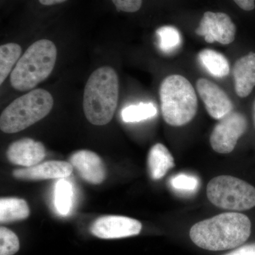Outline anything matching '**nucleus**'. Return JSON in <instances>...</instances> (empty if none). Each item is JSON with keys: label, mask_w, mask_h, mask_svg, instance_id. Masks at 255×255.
<instances>
[{"label": "nucleus", "mask_w": 255, "mask_h": 255, "mask_svg": "<svg viewBox=\"0 0 255 255\" xmlns=\"http://www.w3.org/2000/svg\"><path fill=\"white\" fill-rule=\"evenodd\" d=\"M0 255H13L19 250L17 236L8 228H0Z\"/></svg>", "instance_id": "obj_22"}, {"label": "nucleus", "mask_w": 255, "mask_h": 255, "mask_svg": "<svg viewBox=\"0 0 255 255\" xmlns=\"http://www.w3.org/2000/svg\"><path fill=\"white\" fill-rule=\"evenodd\" d=\"M248 121L240 112H232L220 119L210 137V143L216 152L221 154L231 153L238 139L246 132Z\"/></svg>", "instance_id": "obj_7"}, {"label": "nucleus", "mask_w": 255, "mask_h": 255, "mask_svg": "<svg viewBox=\"0 0 255 255\" xmlns=\"http://www.w3.org/2000/svg\"><path fill=\"white\" fill-rule=\"evenodd\" d=\"M21 48L17 43H9L0 46V84L11 73L14 65L21 58Z\"/></svg>", "instance_id": "obj_18"}, {"label": "nucleus", "mask_w": 255, "mask_h": 255, "mask_svg": "<svg viewBox=\"0 0 255 255\" xmlns=\"http://www.w3.org/2000/svg\"><path fill=\"white\" fill-rule=\"evenodd\" d=\"M225 255H255V243L242 246Z\"/></svg>", "instance_id": "obj_25"}, {"label": "nucleus", "mask_w": 255, "mask_h": 255, "mask_svg": "<svg viewBox=\"0 0 255 255\" xmlns=\"http://www.w3.org/2000/svg\"><path fill=\"white\" fill-rule=\"evenodd\" d=\"M251 221L246 215L228 212L196 223L189 236L193 243L210 251L233 249L246 243L251 234Z\"/></svg>", "instance_id": "obj_1"}, {"label": "nucleus", "mask_w": 255, "mask_h": 255, "mask_svg": "<svg viewBox=\"0 0 255 255\" xmlns=\"http://www.w3.org/2000/svg\"><path fill=\"white\" fill-rule=\"evenodd\" d=\"M116 8L124 12H136L141 8L142 0H112Z\"/></svg>", "instance_id": "obj_24"}, {"label": "nucleus", "mask_w": 255, "mask_h": 255, "mask_svg": "<svg viewBox=\"0 0 255 255\" xmlns=\"http://www.w3.org/2000/svg\"><path fill=\"white\" fill-rule=\"evenodd\" d=\"M38 1L41 4L45 5V6H51V5L65 2L67 0H38Z\"/></svg>", "instance_id": "obj_27"}, {"label": "nucleus", "mask_w": 255, "mask_h": 255, "mask_svg": "<svg viewBox=\"0 0 255 255\" xmlns=\"http://www.w3.org/2000/svg\"><path fill=\"white\" fill-rule=\"evenodd\" d=\"M73 199V188L68 181L62 179L55 188L54 204L58 214L66 216L70 212Z\"/></svg>", "instance_id": "obj_19"}, {"label": "nucleus", "mask_w": 255, "mask_h": 255, "mask_svg": "<svg viewBox=\"0 0 255 255\" xmlns=\"http://www.w3.org/2000/svg\"><path fill=\"white\" fill-rule=\"evenodd\" d=\"M196 33L204 36L207 43L219 42L221 44L228 45L234 41L236 26L226 13L206 11Z\"/></svg>", "instance_id": "obj_8"}, {"label": "nucleus", "mask_w": 255, "mask_h": 255, "mask_svg": "<svg viewBox=\"0 0 255 255\" xmlns=\"http://www.w3.org/2000/svg\"><path fill=\"white\" fill-rule=\"evenodd\" d=\"M159 98L164 120L172 127L189 124L197 112L195 90L182 75H172L164 79L159 87Z\"/></svg>", "instance_id": "obj_4"}, {"label": "nucleus", "mask_w": 255, "mask_h": 255, "mask_svg": "<svg viewBox=\"0 0 255 255\" xmlns=\"http://www.w3.org/2000/svg\"><path fill=\"white\" fill-rule=\"evenodd\" d=\"M233 1L244 11H251L255 9V0H233Z\"/></svg>", "instance_id": "obj_26"}, {"label": "nucleus", "mask_w": 255, "mask_h": 255, "mask_svg": "<svg viewBox=\"0 0 255 255\" xmlns=\"http://www.w3.org/2000/svg\"><path fill=\"white\" fill-rule=\"evenodd\" d=\"M254 122H255V102L254 105Z\"/></svg>", "instance_id": "obj_28"}, {"label": "nucleus", "mask_w": 255, "mask_h": 255, "mask_svg": "<svg viewBox=\"0 0 255 255\" xmlns=\"http://www.w3.org/2000/svg\"><path fill=\"white\" fill-rule=\"evenodd\" d=\"M142 224L137 220L119 216H102L94 221L90 231L101 239H119L137 236Z\"/></svg>", "instance_id": "obj_9"}, {"label": "nucleus", "mask_w": 255, "mask_h": 255, "mask_svg": "<svg viewBox=\"0 0 255 255\" xmlns=\"http://www.w3.org/2000/svg\"><path fill=\"white\" fill-rule=\"evenodd\" d=\"M147 166L150 177L154 180H159L169 169L173 168L174 158L165 146L157 143L151 147L149 152Z\"/></svg>", "instance_id": "obj_15"}, {"label": "nucleus", "mask_w": 255, "mask_h": 255, "mask_svg": "<svg viewBox=\"0 0 255 255\" xmlns=\"http://www.w3.org/2000/svg\"><path fill=\"white\" fill-rule=\"evenodd\" d=\"M30 209L27 202L19 198L0 199V223H9L27 219Z\"/></svg>", "instance_id": "obj_16"}, {"label": "nucleus", "mask_w": 255, "mask_h": 255, "mask_svg": "<svg viewBox=\"0 0 255 255\" xmlns=\"http://www.w3.org/2000/svg\"><path fill=\"white\" fill-rule=\"evenodd\" d=\"M69 162L85 182L97 185L106 179L105 164L95 152L86 150L77 151L70 157Z\"/></svg>", "instance_id": "obj_11"}, {"label": "nucleus", "mask_w": 255, "mask_h": 255, "mask_svg": "<svg viewBox=\"0 0 255 255\" xmlns=\"http://www.w3.org/2000/svg\"><path fill=\"white\" fill-rule=\"evenodd\" d=\"M207 196L214 206L230 211H246L255 206V188L232 176L211 179L207 186Z\"/></svg>", "instance_id": "obj_6"}, {"label": "nucleus", "mask_w": 255, "mask_h": 255, "mask_svg": "<svg viewBox=\"0 0 255 255\" xmlns=\"http://www.w3.org/2000/svg\"><path fill=\"white\" fill-rule=\"evenodd\" d=\"M170 184L173 189L181 192H194L199 187V181L195 176L180 174L171 179Z\"/></svg>", "instance_id": "obj_23"}, {"label": "nucleus", "mask_w": 255, "mask_h": 255, "mask_svg": "<svg viewBox=\"0 0 255 255\" xmlns=\"http://www.w3.org/2000/svg\"><path fill=\"white\" fill-rule=\"evenodd\" d=\"M198 58L213 76L225 78L230 73L228 60L219 52L211 49H204L199 52Z\"/></svg>", "instance_id": "obj_17"}, {"label": "nucleus", "mask_w": 255, "mask_h": 255, "mask_svg": "<svg viewBox=\"0 0 255 255\" xmlns=\"http://www.w3.org/2000/svg\"><path fill=\"white\" fill-rule=\"evenodd\" d=\"M157 34L159 37V48L166 53L173 51L180 46L181 34L174 26H162L157 30Z\"/></svg>", "instance_id": "obj_21"}, {"label": "nucleus", "mask_w": 255, "mask_h": 255, "mask_svg": "<svg viewBox=\"0 0 255 255\" xmlns=\"http://www.w3.org/2000/svg\"><path fill=\"white\" fill-rule=\"evenodd\" d=\"M119 91L118 75L112 67H101L92 73L83 95L84 113L90 123H110L118 105Z\"/></svg>", "instance_id": "obj_2"}, {"label": "nucleus", "mask_w": 255, "mask_h": 255, "mask_svg": "<svg viewBox=\"0 0 255 255\" xmlns=\"http://www.w3.org/2000/svg\"><path fill=\"white\" fill-rule=\"evenodd\" d=\"M58 50L53 42L38 40L28 47L10 74V83L20 92L31 91L54 69Z\"/></svg>", "instance_id": "obj_3"}, {"label": "nucleus", "mask_w": 255, "mask_h": 255, "mask_svg": "<svg viewBox=\"0 0 255 255\" xmlns=\"http://www.w3.org/2000/svg\"><path fill=\"white\" fill-rule=\"evenodd\" d=\"M157 114L155 106L152 103H140L126 107L122 112V120L126 123L139 122L152 118Z\"/></svg>", "instance_id": "obj_20"}, {"label": "nucleus", "mask_w": 255, "mask_h": 255, "mask_svg": "<svg viewBox=\"0 0 255 255\" xmlns=\"http://www.w3.org/2000/svg\"><path fill=\"white\" fill-rule=\"evenodd\" d=\"M198 94L205 105L206 110L213 119L220 120L233 112V104L221 87L205 78L196 82Z\"/></svg>", "instance_id": "obj_10"}, {"label": "nucleus", "mask_w": 255, "mask_h": 255, "mask_svg": "<svg viewBox=\"0 0 255 255\" xmlns=\"http://www.w3.org/2000/svg\"><path fill=\"white\" fill-rule=\"evenodd\" d=\"M46 155L43 144L28 137L12 142L6 151V157L11 164L26 167L39 164Z\"/></svg>", "instance_id": "obj_12"}, {"label": "nucleus", "mask_w": 255, "mask_h": 255, "mask_svg": "<svg viewBox=\"0 0 255 255\" xmlns=\"http://www.w3.org/2000/svg\"><path fill=\"white\" fill-rule=\"evenodd\" d=\"M73 167L70 162L64 161H48L33 167L16 169L13 176L23 180L63 179L73 172Z\"/></svg>", "instance_id": "obj_13"}, {"label": "nucleus", "mask_w": 255, "mask_h": 255, "mask_svg": "<svg viewBox=\"0 0 255 255\" xmlns=\"http://www.w3.org/2000/svg\"><path fill=\"white\" fill-rule=\"evenodd\" d=\"M233 75L238 97H248L255 87V53L251 52L239 58L233 67Z\"/></svg>", "instance_id": "obj_14"}, {"label": "nucleus", "mask_w": 255, "mask_h": 255, "mask_svg": "<svg viewBox=\"0 0 255 255\" xmlns=\"http://www.w3.org/2000/svg\"><path fill=\"white\" fill-rule=\"evenodd\" d=\"M53 97L43 89H35L13 101L0 117V128L5 133L25 130L45 118L53 109Z\"/></svg>", "instance_id": "obj_5"}]
</instances>
